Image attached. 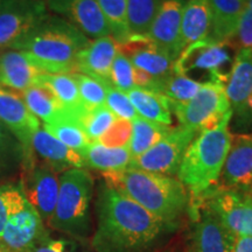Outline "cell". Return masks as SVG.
<instances>
[{
  "mask_svg": "<svg viewBox=\"0 0 252 252\" xmlns=\"http://www.w3.org/2000/svg\"><path fill=\"white\" fill-rule=\"evenodd\" d=\"M76 248H75L74 243L71 242L65 241V239H52L47 237L45 241L41 243L36 250L34 252H75Z\"/></svg>",
  "mask_w": 252,
  "mask_h": 252,
  "instance_id": "42",
  "label": "cell"
},
{
  "mask_svg": "<svg viewBox=\"0 0 252 252\" xmlns=\"http://www.w3.org/2000/svg\"><path fill=\"white\" fill-rule=\"evenodd\" d=\"M59 181L58 202L48 225L76 239H86L91 232L93 175L84 168H71L61 173Z\"/></svg>",
  "mask_w": 252,
  "mask_h": 252,
  "instance_id": "5",
  "label": "cell"
},
{
  "mask_svg": "<svg viewBox=\"0 0 252 252\" xmlns=\"http://www.w3.org/2000/svg\"><path fill=\"white\" fill-rule=\"evenodd\" d=\"M248 193H250V195H251V196H252V188L250 189V191H248Z\"/></svg>",
  "mask_w": 252,
  "mask_h": 252,
  "instance_id": "47",
  "label": "cell"
},
{
  "mask_svg": "<svg viewBox=\"0 0 252 252\" xmlns=\"http://www.w3.org/2000/svg\"><path fill=\"white\" fill-rule=\"evenodd\" d=\"M232 252H252V236H237Z\"/></svg>",
  "mask_w": 252,
  "mask_h": 252,
  "instance_id": "44",
  "label": "cell"
},
{
  "mask_svg": "<svg viewBox=\"0 0 252 252\" xmlns=\"http://www.w3.org/2000/svg\"><path fill=\"white\" fill-rule=\"evenodd\" d=\"M1 1H2V0H0V5H1Z\"/></svg>",
  "mask_w": 252,
  "mask_h": 252,
  "instance_id": "48",
  "label": "cell"
},
{
  "mask_svg": "<svg viewBox=\"0 0 252 252\" xmlns=\"http://www.w3.org/2000/svg\"><path fill=\"white\" fill-rule=\"evenodd\" d=\"M19 182L28 202L35 208L43 223H48L58 202L60 188L58 173L36 159L33 163L21 168Z\"/></svg>",
  "mask_w": 252,
  "mask_h": 252,
  "instance_id": "10",
  "label": "cell"
},
{
  "mask_svg": "<svg viewBox=\"0 0 252 252\" xmlns=\"http://www.w3.org/2000/svg\"><path fill=\"white\" fill-rule=\"evenodd\" d=\"M219 187L250 191L252 188V133L232 135Z\"/></svg>",
  "mask_w": 252,
  "mask_h": 252,
  "instance_id": "16",
  "label": "cell"
},
{
  "mask_svg": "<svg viewBox=\"0 0 252 252\" xmlns=\"http://www.w3.org/2000/svg\"><path fill=\"white\" fill-rule=\"evenodd\" d=\"M0 252H1V250H0Z\"/></svg>",
  "mask_w": 252,
  "mask_h": 252,
  "instance_id": "50",
  "label": "cell"
},
{
  "mask_svg": "<svg viewBox=\"0 0 252 252\" xmlns=\"http://www.w3.org/2000/svg\"><path fill=\"white\" fill-rule=\"evenodd\" d=\"M229 43L236 52L242 48L252 49V11L249 8H245L242 14L235 35Z\"/></svg>",
  "mask_w": 252,
  "mask_h": 252,
  "instance_id": "41",
  "label": "cell"
},
{
  "mask_svg": "<svg viewBox=\"0 0 252 252\" xmlns=\"http://www.w3.org/2000/svg\"><path fill=\"white\" fill-rule=\"evenodd\" d=\"M45 223L30 202L12 216L0 236L1 252H34L48 237Z\"/></svg>",
  "mask_w": 252,
  "mask_h": 252,
  "instance_id": "11",
  "label": "cell"
},
{
  "mask_svg": "<svg viewBox=\"0 0 252 252\" xmlns=\"http://www.w3.org/2000/svg\"><path fill=\"white\" fill-rule=\"evenodd\" d=\"M47 8L78 28L91 39L111 35L96 0H43Z\"/></svg>",
  "mask_w": 252,
  "mask_h": 252,
  "instance_id": "14",
  "label": "cell"
},
{
  "mask_svg": "<svg viewBox=\"0 0 252 252\" xmlns=\"http://www.w3.org/2000/svg\"><path fill=\"white\" fill-rule=\"evenodd\" d=\"M110 81L116 89L128 93L134 88V67L127 56L118 50L117 55L112 62L110 71Z\"/></svg>",
  "mask_w": 252,
  "mask_h": 252,
  "instance_id": "38",
  "label": "cell"
},
{
  "mask_svg": "<svg viewBox=\"0 0 252 252\" xmlns=\"http://www.w3.org/2000/svg\"><path fill=\"white\" fill-rule=\"evenodd\" d=\"M100 11L109 25L111 36L118 45L131 37L127 24V6L126 0H96Z\"/></svg>",
  "mask_w": 252,
  "mask_h": 252,
  "instance_id": "32",
  "label": "cell"
},
{
  "mask_svg": "<svg viewBox=\"0 0 252 252\" xmlns=\"http://www.w3.org/2000/svg\"><path fill=\"white\" fill-rule=\"evenodd\" d=\"M27 202L20 182L0 186V236L9 219L20 212Z\"/></svg>",
  "mask_w": 252,
  "mask_h": 252,
  "instance_id": "35",
  "label": "cell"
},
{
  "mask_svg": "<svg viewBox=\"0 0 252 252\" xmlns=\"http://www.w3.org/2000/svg\"><path fill=\"white\" fill-rule=\"evenodd\" d=\"M89 42V37L74 25L48 13L15 41L11 49L26 53L33 64L46 74H72L77 55Z\"/></svg>",
  "mask_w": 252,
  "mask_h": 252,
  "instance_id": "2",
  "label": "cell"
},
{
  "mask_svg": "<svg viewBox=\"0 0 252 252\" xmlns=\"http://www.w3.org/2000/svg\"><path fill=\"white\" fill-rule=\"evenodd\" d=\"M118 50L127 56L134 68L147 72L161 84L174 72V60L154 46L147 36H131L126 42L118 45Z\"/></svg>",
  "mask_w": 252,
  "mask_h": 252,
  "instance_id": "17",
  "label": "cell"
},
{
  "mask_svg": "<svg viewBox=\"0 0 252 252\" xmlns=\"http://www.w3.org/2000/svg\"><path fill=\"white\" fill-rule=\"evenodd\" d=\"M126 94L139 117L163 125H172L171 100L161 94L135 87Z\"/></svg>",
  "mask_w": 252,
  "mask_h": 252,
  "instance_id": "27",
  "label": "cell"
},
{
  "mask_svg": "<svg viewBox=\"0 0 252 252\" xmlns=\"http://www.w3.org/2000/svg\"><path fill=\"white\" fill-rule=\"evenodd\" d=\"M23 99L28 110L43 124L67 115L54 94L45 87L34 86L23 91Z\"/></svg>",
  "mask_w": 252,
  "mask_h": 252,
  "instance_id": "29",
  "label": "cell"
},
{
  "mask_svg": "<svg viewBox=\"0 0 252 252\" xmlns=\"http://www.w3.org/2000/svg\"><path fill=\"white\" fill-rule=\"evenodd\" d=\"M43 128L81 157H83L90 144L78 122L68 115H63L55 121L43 124Z\"/></svg>",
  "mask_w": 252,
  "mask_h": 252,
  "instance_id": "30",
  "label": "cell"
},
{
  "mask_svg": "<svg viewBox=\"0 0 252 252\" xmlns=\"http://www.w3.org/2000/svg\"><path fill=\"white\" fill-rule=\"evenodd\" d=\"M161 2L162 0H126L131 36H147Z\"/></svg>",
  "mask_w": 252,
  "mask_h": 252,
  "instance_id": "31",
  "label": "cell"
},
{
  "mask_svg": "<svg viewBox=\"0 0 252 252\" xmlns=\"http://www.w3.org/2000/svg\"><path fill=\"white\" fill-rule=\"evenodd\" d=\"M201 87L202 84L173 72L162 82L160 94L173 102H188L197 94Z\"/></svg>",
  "mask_w": 252,
  "mask_h": 252,
  "instance_id": "36",
  "label": "cell"
},
{
  "mask_svg": "<svg viewBox=\"0 0 252 252\" xmlns=\"http://www.w3.org/2000/svg\"><path fill=\"white\" fill-rule=\"evenodd\" d=\"M212 15L208 37L217 42H230L237 30L248 0H208Z\"/></svg>",
  "mask_w": 252,
  "mask_h": 252,
  "instance_id": "23",
  "label": "cell"
},
{
  "mask_svg": "<svg viewBox=\"0 0 252 252\" xmlns=\"http://www.w3.org/2000/svg\"><path fill=\"white\" fill-rule=\"evenodd\" d=\"M207 206L235 237L252 236V196L248 191L214 187L203 195ZM200 197V198H201Z\"/></svg>",
  "mask_w": 252,
  "mask_h": 252,
  "instance_id": "9",
  "label": "cell"
},
{
  "mask_svg": "<svg viewBox=\"0 0 252 252\" xmlns=\"http://www.w3.org/2000/svg\"><path fill=\"white\" fill-rule=\"evenodd\" d=\"M237 126L238 127H249V126H252V96L250 97V99H249L248 102L245 116Z\"/></svg>",
  "mask_w": 252,
  "mask_h": 252,
  "instance_id": "45",
  "label": "cell"
},
{
  "mask_svg": "<svg viewBox=\"0 0 252 252\" xmlns=\"http://www.w3.org/2000/svg\"><path fill=\"white\" fill-rule=\"evenodd\" d=\"M72 76L77 83L80 98L84 109H94L105 105L106 90L110 86L80 72H72Z\"/></svg>",
  "mask_w": 252,
  "mask_h": 252,
  "instance_id": "37",
  "label": "cell"
},
{
  "mask_svg": "<svg viewBox=\"0 0 252 252\" xmlns=\"http://www.w3.org/2000/svg\"><path fill=\"white\" fill-rule=\"evenodd\" d=\"M31 149L36 159H40L58 174L71 168L84 167L83 158L80 154L62 144L43 127L33 134Z\"/></svg>",
  "mask_w": 252,
  "mask_h": 252,
  "instance_id": "20",
  "label": "cell"
},
{
  "mask_svg": "<svg viewBox=\"0 0 252 252\" xmlns=\"http://www.w3.org/2000/svg\"><path fill=\"white\" fill-rule=\"evenodd\" d=\"M84 167L104 173L122 172L130 168L132 156L127 146L109 147L98 141L90 143L83 154Z\"/></svg>",
  "mask_w": 252,
  "mask_h": 252,
  "instance_id": "26",
  "label": "cell"
},
{
  "mask_svg": "<svg viewBox=\"0 0 252 252\" xmlns=\"http://www.w3.org/2000/svg\"><path fill=\"white\" fill-rule=\"evenodd\" d=\"M48 14L43 0H2L0 5V49L11 48Z\"/></svg>",
  "mask_w": 252,
  "mask_h": 252,
  "instance_id": "12",
  "label": "cell"
},
{
  "mask_svg": "<svg viewBox=\"0 0 252 252\" xmlns=\"http://www.w3.org/2000/svg\"><path fill=\"white\" fill-rule=\"evenodd\" d=\"M94 210L97 225L91 244L96 252H149L172 230L104 181L97 190Z\"/></svg>",
  "mask_w": 252,
  "mask_h": 252,
  "instance_id": "1",
  "label": "cell"
},
{
  "mask_svg": "<svg viewBox=\"0 0 252 252\" xmlns=\"http://www.w3.org/2000/svg\"><path fill=\"white\" fill-rule=\"evenodd\" d=\"M0 122L20 141L25 151L24 165L33 162L35 156L32 152V137L41 127L40 121L32 113L24 99L14 91L0 87ZM21 166V167H23Z\"/></svg>",
  "mask_w": 252,
  "mask_h": 252,
  "instance_id": "13",
  "label": "cell"
},
{
  "mask_svg": "<svg viewBox=\"0 0 252 252\" xmlns=\"http://www.w3.org/2000/svg\"><path fill=\"white\" fill-rule=\"evenodd\" d=\"M103 178L105 184L118 189L172 228L188 208L187 189L178 178L137 168L104 173Z\"/></svg>",
  "mask_w": 252,
  "mask_h": 252,
  "instance_id": "3",
  "label": "cell"
},
{
  "mask_svg": "<svg viewBox=\"0 0 252 252\" xmlns=\"http://www.w3.org/2000/svg\"><path fill=\"white\" fill-rule=\"evenodd\" d=\"M132 122L127 119L116 118L113 124L103 137L98 140V143L109 147H124L127 146L131 138Z\"/></svg>",
  "mask_w": 252,
  "mask_h": 252,
  "instance_id": "40",
  "label": "cell"
},
{
  "mask_svg": "<svg viewBox=\"0 0 252 252\" xmlns=\"http://www.w3.org/2000/svg\"><path fill=\"white\" fill-rule=\"evenodd\" d=\"M235 236L207 206L198 216L193 232L194 252H232Z\"/></svg>",
  "mask_w": 252,
  "mask_h": 252,
  "instance_id": "21",
  "label": "cell"
},
{
  "mask_svg": "<svg viewBox=\"0 0 252 252\" xmlns=\"http://www.w3.org/2000/svg\"><path fill=\"white\" fill-rule=\"evenodd\" d=\"M25 151L14 134L4 123L0 122V173L11 174L21 169Z\"/></svg>",
  "mask_w": 252,
  "mask_h": 252,
  "instance_id": "33",
  "label": "cell"
},
{
  "mask_svg": "<svg viewBox=\"0 0 252 252\" xmlns=\"http://www.w3.org/2000/svg\"><path fill=\"white\" fill-rule=\"evenodd\" d=\"M115 115L105 105L86 109L77 122L90 143L98 141L115 122Z\"/></svg>",
  "mask_w": 252,
  "mask_h": 252,
  "instance_id": "34",
  "label": "cell"
},
{
  "mask_svg": "<svg viewBox=\"0 0 252 252\" xmlns=\"http://www.w3.org/2000/svg\"><path fill=\"white\" fill-rule=\"evenodd\" d=\"M171 110L181 126L204 130L219 124L231 111L223 84H203L188 102H173Z\"/></svg>",
  "mask_w": 252,
  "mask_h": 252,
  "instance_id": "7",
  "label": "cell"
},
{
  "mask_svg": "<svg viewBox=\"0 0 252 252\" xmlns=\"http://www.w3.org/2000/svg\"><path fill=\"white\" fill-rule=\"evenodd\" d=\"M225 94L236 125L247 112L248 102L252 96V49L242 48L236 52L231 70L225 82Z\"/></svg>",
  "mask_w": 252,
  "mask_h": 252,
  "instance_id": "18",
  "label": "cell"
},
{
  "mask_svg": "<svg viewBox=\"0 0 252 252\" xmlns=\"http://www.w3.org/2000/svg\"><path fill=\"white\" fill-rule=\"evenodd\" d=\"M36 86L47 88L54 94L65 113L76 121L86 110L81 102L77 83L72 74L42 72L36 78Z\"/></svg>",
  "mask_w": 252,
  "mask_h": 252,
  "instance_id": "24",
  "label": "cell"
},
{
  "mask_svg": "<svg viewBox=\"0 0 252 252\" xmlns=\"http://www.w3.org/2000/svg\"><path fill=\"white\" fill-rule=\"evenodd\" d=\"M198 133L197 130L180 126L138 158L132 159L130 168L156 174L176 175L186 151Z\"/></svg>",
  "mask_w": 252,
  "mask_h": 252,
  "instance_id": "8",
  "label": "cell"
},
{
  "mask_svg": "<svg viewBox=\"0 0 252 252\" xmlns=\"http://www.w3.org/2000/svg\"><path fill=\"white\" fill-rule=\"evenodd\" d=\"M247 8H249V9H250V11H252V0H248Z\"/></svg>",
  "mask_w": 252,
  "mask_h": 252,
  "instance_id": "46",
  "label": "cell"
},
{
  "mask_svg": "<svg viewBox=\"0 0 252 252\" xmlns=\"http://www.w3.org/2000/svg\"><path fill=\"white\" fill-rule=\"evenodd\" d=\"M235 50L229 42L210 39L196 41L186 47L174 62V72L200 84H223L231 70Z\"/></svg>",
  "mask_w": 252,
  "mask_h": 252,
  "instance_id": "6",
  "label": "cell"
},
{
  "mask_svg": "<svg viewBox=\"0 0 252 252\" xmlns=\"http://www.w3.org/2000/svg\"><path fill=\"white\" fill-rule=\"evenodd\" d=\"M42 71L33 64L25 52L7 50L0 54V84L18 91L36 86V78Z\"/></svg>",
  "mask_w": 252,
  "mask_h": 252,
  "instance_id": "22",
  "label": "cell"
},
{
  "mask_svg": "<svg viewBox=\"0 0 252 252\" xmlns=\"http://www.w3.org/2000/svg\"><path fill=\"white\" fill-rule=\"evenodd\" d=\"M117 53L118 45L111 35L90 41L77 55L75 72L93 77L106 86H112L110 71Z\"/></svg>",
  "mask_w": 252,
  "mask_h": 252,
  "instance_id": "19",
  "label": "cell"
},
{
  "mask_svg": "<svg viewBox=\"0 0 252 252\" xmlns=\"http://www.w3.org/2000/svg\"><path fill=\"white\" fill-rule=\"evenodd\" d=\"M134 87L139 88V89L160 94L161 82L158 81L157 78H154L153 76H151L147 72L140 70V69L134 68Z\"/></svg>",
  "mask_w": 252,
  "mask_h": 252,
  "instance_id": "43",
  "label": "cell"
},
{
  "mask_svg": "<svg viewBox=\"0 0 252 252\" xmlns=\"http://www.w3.org/2000/svg\"><path fill=\"white\" fill-rule=\"evenodd\" d=\"M105 106L115 115L116 118L127 119L132 122L138 117V113L131 100L128 99L127 94L116 89L113 86L108 87L106 90Z\"/></svg>",
  "mask_w": 252,
  "mask_h": 252,
  "instance_id": "39",
  "label": "cell"
},
{
  "mask_svg": "<svg viewBox=\"0 0 252 252\" xmlns=\"http://www.w3.org/2000/svg\"><path fill=\"white\" fill-rule=\"evenodd\" d=\"M172 130L171 126L147 121L138 116L132 121L131 138L127 144V149L130 151L132 159L149 151Z\"/></svg>",
  "mask_w": 252,
  "mask_h": 252,
  "instance_id": "28",
  "label": "cell"
},
{
  "mask_svg": "<svg viewBox=\"0 0 252 252\" xmlns=\"http://www.w3.org/2000/svg\"><path fill=\"white\" fill-rule=\"evenodd\" d=\"M231 117L230 112L217 125L198 131L182 158L176 176L194 197L203 196L220 180L232 141Z\"/></svg>",
  "mask_w": 252,
  "mask_h": 252,
  "instance_id": "4",
  "label": "cell"
},
{
  "mask_svg": "<svg viewBox=\"0 0 252 252\" xmlns=\"http://www.w3.org/2000/svg\"><path fill=\"white\" fill-rule=\"evenodd\" d=\"M186 0H162L147 34L153 45L172 60L184 50L181 43V19Z\"/></svg>",
  "mask_w": 252,
  "mask_h": 252,
  "instance_id": "15",
  "label": "cell"
},
{
  "mask_svg": "<svg viewBox=\"0 0 252 252\" xmlns=\"http://www.w3.org/2000/svg\"><path fill=\"white\" fill-rule=\"evenodd\" d=\"M165 252H169V251H165Z\"/></svg>",
  "mask_w": 252,
  "mask_h": 252,
  "instance_id": "49",
  "label": "cell"
},
{
  "mask_svg": "<svg viewBox=\"0 0 252 252\" xmlns=\"http://www.w3.org/2000/svg\"><path fill=\"white\" fill-rule=\"evenodd\" d=\"M210 23L212 15L208 0H186L181 19L182 48L207 37Z\"/></svg>",
  "mask_w": 252,
  "mask_h": 252,
  "instance_id": "25",
  "label": "cell"
}]
</instances>
